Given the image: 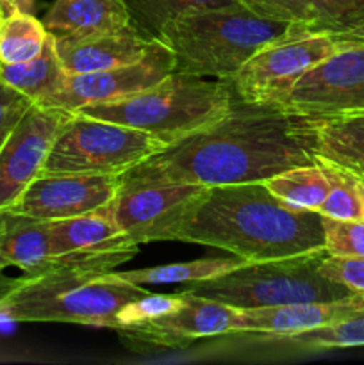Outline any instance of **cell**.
<instances>
[{"instance_id": "obj_1", "label": "cell", "mask_w": 364, "mask_h": 365, "mask_svg": "<svg viewBox=\"0 0 364 365\" xmlns=\"http://www.w3.org/2000/svg\"><path fill=\"white\" fill-rule=\"evenodd\" d=\"M314 163L309 116L234 96L228 113L213 127L166 146L121 178L216 187L264 182Z\"/></svg>"}, {"instance_id": "obj_2", "label": "cell", "mask_w": 364, "mask_h": 365, "mask_svg": "<svg viewBox=\"0 0 364 365\" xmlns=\"http://www.w3.org/2000/svg\"><path fill=\"white\" fill-rule=\"evenodd\" d=\"M173 241L225 250L246 262L289 259L325 250L323 216L291 209L264 182L216 185L193 205Z\"/></svg>"}, {"instance_id": "obj_3", "label": "cell", "mask_w": 364, "mask_h": 365, "mask_svg": "<svg viewBox=\"0 0 364 365\" xmlns=\"http://www.w3.org/2000/svg\"><path fill=\"white\" fill-rule=\"evenodd\" d=\"M114 269L59 264L38 274H24L0 292V319L13 323H68L111 328L121 307L146 294Z\"/></svg>"}, {"instance_id": "obj_4", "label": "cell", "mask_w": 364, "mask_h": 365, "mask_svg": "<svg viewBox=\"0 0 364 365\" xmlns=\"http://www.w3.org/2000/svg\"><path fill=\"white\" fill-rule=\"evenodd\" d=\"M234 96L231 81H207L175 70L143 91L74 113L138 128L170 146L213 127L228 113Z\"/></svg>"}, {"instance_id": "obj_5", "label": "cell", "mask_w": 364, "mask_h": 365, "mask_svg": "<svg viewBox=\"0 0 364 365\" xmlns=\"http://www.w3.org/2000/svg\"><path fill=\"white\" fill-rule=\"evenodd\" d=\"M300 27L266 20L236 4L182 14L159 39L173 52L177 71L231 81L261 48Z\"/></svg>"}, {"instance_id": "obj_6", "label": "cell", "mask_w": 364, "mask_h": 365, "mask_svg": "<svg viewBox=\"0 0 364 365\" xmlns=\"http://www.w3.org/2000/svg\"><path fill=\"white\" fill-rule=\"evenodd\" d=\"M325 255L327 250L289 259L246 262L221 277L186 284L181 292H191L239 310L348 298L352 291L325 278L318 269Z\"/></svg>"}, {"instance_id": "obj_7", "label": "cell", "mask_w": 364, "mask_h": 365, "mask_svg": "<svg viewBox=\"0 0 364 365\" xmlns=\"http://www.w3.org/2000/svg\"><path fill=\"white\" fill-rule=\"evenodd\" d=\"M164 148L166 145L163 141L138 128L68 113L57 130L41 173L121 177Z\"/></svg>"}, {"instance_id": "obj_8", "label": "cell", "mask_w": 364, "mask_h": 365, "mask_svg": "<svg viewBox=\"0 0 364 365\" xmlns=\"http://www.w3.org/2000/svg\"><path fill=\"white\" fill-rule=\"evenodd\" d=\"M338 48L339 41L327 32L295 29L250 57L231 78L232 89L243 102L282 106L296 82Z\"/></svg>"}, {"instance_id": "obj_9", "label": "cell", "mask_w": 364, "mask_h": 365, "mask_svg": "<svg viewBox=\"0 0 364 365\" xmlns=\"http://www.w3.org/2000/svg\"><path fill=\"white\" fill-rule=\"evenodd\" d=\"M207 191L188 182H139L121 178V187L106 212L136 242L173 241L175 230Z\"/></svg>"}, {"instance_id": "obj_10", "label": "cell", "mask_w": 364, "mask_h": 365, "mask_svg": "<svg viewBox=\"0 0 364 365\" xmlns=\"http://www.w3.org/2000/svg\"><path fill=\"white\" fill-rule=\"evenodd\" d=\"M280 107L302 116L364 110V45H346L307 71Z\"/></svg>"}, {"instance_id": "obj_11", "label": "cell", "mask_w": 364, "mask_h": 365, "mask_svg": "<svg viewBox=\"0 0 364 365\" xmlns=\"http://www.w3.org/2000/svg\"><path fill=\"white\" fill-rule=\"evenodd\" d=\"M171 71H175V56L170 46L161 43L159 48L138 63L66 75L61 88L39 107L74 113L91 103L111 102L143 91L163 81Z\"/></svg>"}, {"instance_id": "obj_12", "label": "cell", "mask_w": 364, "mask_h": 365, "mask_svg": "<svg viewBox=\"0 0 364 365\" xmlns=\"http://www.w3.org/2000/svg\"><path fill=\"white\" fill-rule=\"evenodd\" d=\"M120 187L116 175L41 173L6 210L45 221L68 220L103 209Z\"/></svg>"}, {"instance_id": "obj_13", "label": "cell", "mask_w": 364, "mask_h": 365, "mask_svg": "<svg viewBox=\"0 0 364 365\" xmlns=\"http://www.w3.org/2000/svg\"><path fill=\"white\" fill-rule=\"evenodd\" d=\"M181 294L184 296V305L175 312L116 331L125 341L157 348H184L198 339L241 335V310L191 292Z\"/></svg>"}, {"instance_id": "obj_14", "label": "cell", "mask_w": 364, "mask_h": 365, "mask_svg": "<svg viewBox=\"0 0 364 365\" xmlns=\"http://www.w3.org/2000/svg\"><path fill=\"white\" fill-rule=\"evenodd\" d=\"M50 250L56 266L74 262L111 271L134 259L139 245L114 223L106 209H100L50 221Z\"/></svg>"}, {"instance_id": "obj_15", "label": "cell", "mask_w": 364, "mask_h": 365, "mask_svg": "<svg viewBox=\"0 0 364 365\" xmlns=\"http://www.w3.org/2000/svg\"><path fill=\"white\" fill-rule=\"evenodd\" d=\"M66 110L32 106L0 150V210L16 202L41 175Z\"/></svg>"}, {"instance_id": "obj_16", "label": "cell", "mask_w": 364, "mask_h": 365, "mask_svg": "<svg viewBox=\"0 0 364 365\" xmlns=\"http://www.w3.org/2000/svg\"><path fill=\"white\" fill-rule=\"evenodd\" d=\"M364 310V296L350 294L334 302H307L293 305L250 309L243 312L241 335H257L266 341L339 323Z\"/></svg>"}, {"instance_id": "obj_17", "label": "cell", "mask_w": 364, "mask_h": 365, "mask_svg": "<svg viewBox=\"0 0 364 365\" xmlns=\"http://www.w3.org/2000/svg\"><path fill=\"white\" fill-rule=\"evenodd\" d=\"M66 75L88 73L138 63L161 46V39L146 38L134 27L82 39H54Z\"/></svg>"}, {"instance_id": "obj_18", "label": "cell", "mask_w": 364, "mask_h": 365, "mask_svg": "<svg viewBox=\"0 0 364 365\" xmlns=\"http://www.w3.org/2000/svg\"><path fill=\"white\" fill-rule=\"evenodd\" d=\"M54 39H82L132 27L125 0H56L43 16Z\"/></svg>"}, {"instance_id": "obj_19", "label": "cell", "mask_w": 364, "mask_h": 365, "mask_svg": "<svg viewBox=\"0 0 364 365\" xmlns=\"http://www.w3.org/2000/svg\"><path fill=\"white\" fill-rule=\"evenodd\" d=\"M0 260L25 274L52 269L50 221L0 210Z\"/></svg>"}, {"instance_id": "obj_20", "label": "cell", "mask_w": 364, "mask_h": 365, "mask_svg": "<svg viewBox=\"0 0 364 365\" xmlns=\"http://www.w3.org/2000/svg\"><path fill=\"white\" fill-rule=\"evenodd\" d=\"M316 160L330 163L364 182V110L309 116Z\"/></svg>"}, {"instance_id": "obj_21", "label": "cell", "mask_w": 364, "mask_h": 365, "mask_svg": "<svg viewBox=\"0 0 364 365\" xmlns=\"http://www.w3.org/2000/svg\"><path fill=\"white\" fill-rule=\"evenodd\" d=\"M0 77L11 88L24 93L34 106H41L61 88L66 71L57 56L54 38L50 36L45 48L34 59L18 64L0 63Z\"/></svg>"}, {"instance_id": "obj_22", "label": "cell", "mask_w": 364, "mask_h": 365, "mask_svg": "<svg viewBox=\"0 0 364 365\" xmlns=\"http://www.w3.org/2000/svg\"><path fill=\"white\" fill-rule=\"evenodd\" d=\"M264 185L275 198L291 209L310 212H320L330 189L327 175L318 163L280 171L264 180Z\"/></svg>"}, {"instance_id": "obj_23", "label": "cell", "mask_w": 364, "mask_h": 365, "mask_svg": "<svg viewBox=\"0 0 364 365\" xmlns=\"http://www.w3.org/2000/svg\"><path fill=\"white\" fill-rule=\"evenodd\" d=\"M246 264L241 257H207V259L189 260V262L166 264V266L145 267V269L118 271L121 278L136 285H164V284H195L211 280L225 273L238 269Z\"/></svg>"}, {"instance_id": "obj_24", "label": "cell", "mask_w": 364, "mask_h": 365, "mask_svg": "<svg viewBox=\"0 0 364 365\" xmlns=\"http://www.w3.org/2000/svg\"><path fill=\"white\" fill-rule=\"evenodd\" d=\"M239 4L238 0H125L132 27L146 38L159 39L170 21L186 13Z\"/></svg>"}, {"instance_id": "obj_25", "label": "cell", "mask_w": 364, "mask_h": 365, "mask_svg": "<svg viewBox=\"0 0 364 365\" xmlns=\"http://www.w3.org/2000/svg\"><path fill=\"white\" fill-rule=\"evenodd\" d=\"M50 34L34 14L0 18V63L18 64L41 53Z\"/></svg>"}, {"instance_id": "obj_26", "label": "cell", "mask_w": 364, "mask_h": 365, "mask_svg": "<svg viewBox=\"0 0 364 365\" xmlns=\"http://www.w3.org/2000/svg\"><path fill=\"white\" fill-rule=\"evenodd\" d=\"M328 178L327 200L320 214L335 221H364V182L330 163L316 160Z\"/></svg>"}, {"instance_id": "obj_27", "label": "cell", "mask_w": 364, "mask_h": 365, "mask_svg": "<svg viewBox=\"0 0 364 365\" xmlns=\"http://www.w3.org/2000/svg\"><path fill=\"white\" fill-rule=\"evenodd\" d=\"M318 13L314 32L334 36L339 45H364V0H310Z\"/></svg>"}, {"instance_id": "obj_28", "label": "cell", "mask_w": 364, "mask_h": 365, "mask_svg": "<svg viewBox=\"0 0 364 365\" xmlns=\"http://www.w3.org/2000/svg\"><path fill=\"white\" fill-rule=\"evenodd\" d=\"M273 341L303 349L359 348V346H364V310L339 321V323L285 335V337L273 339Z\"/></svg>"}, {"instance_id": "obj_29", "label": "cell", "mask_w": 364, "mask_h": 365, "mask_svg": "<svg viewBox=\"0 0 364 365\" xmlns=\"http://www.w3.org/2000/svg\"><path fill=\"white\" fill-rule=\"evenodd\" d=\"M184 305V296L181 292L175 294H153L146 292L141 298H136L128 302L127 305L121 307L120 312L116 314V323L113 330H121V328L136 327V324L148 323V321L163 317L166 314L175 312Z\"/></svg>"}, {"instance_id": "obj_30", "label": "cell", "mask_w": 364, "mask_h": 365, "mask_svg": "<svg viewBox=\"0 0 364 365\" xmlns=\"http://www.w3.org/2000/svg\"><path fill=\"white\" fill-rule=\"evenodd\" d=\"M238 2L250 13L266 20L302 25L313 32L318 24V13L310 0H238Z\"/></svg>"}, {"instance_id": "obj_31", "label": "cell", "mask_w": 364, "mask_h": 365, "mask_svg": "<svg viewBox=\"0 0 364 365\" xmlns=\"http://www.w3.org/2000/svg\"><path fill=\"white\" fill-rule=\"evenodd\" d=\"M325 250L328 255L364 257V221H335L323 217Z\"/></svg>"}, {"instance_id": "obj_32", "label": "cell", "mask_w": 364, "mask_h": 365, "mask_svg": "<svg viewBox=\"0 0 364 365\" xmlns=\"http://www.w3.org/2000/svg\"><path fill=\"white\" fill-rule=\"evenodd\" d=\"M318 269L325 278L345 285L353 294L364 296V257L328 255L327 253Z\"/></svg>"}, {"instance_id": "obj_33", "label": "cell", "mask_w": 364, "mask_h": 365, "mask_svg": "<svg viewBox=\"0 0 364 365\" xmlns=\"http://www.w3.org/2000/svg\"><path fill=\"white\" fill-rule=\"evenodd\" d=\"M32 106V100L11 88L0 77V150Z\"/></svg>"}, {"instance_id": "obj_34", "label": "cell", "mask_w": 364, "mask_h": 365, "mask_svg": "<svg viewBox=\"0 0 364 365\" xmlns=\"http://www.w3.org/2000/svg\"><path fill=\"white\" fill-rule=\"evenodd\" d=\"M36 0H0V18L11 14H34Z\"/></svg>"}, {"instance_id": "obj_35", "label": "cell", "mask_w": 364, "mask_h": 365, "mask_svg": "<svg viewBox=\"0 0 364 365\" xmlns=\"http://www.w3.org/2000/svg\"><path fill=\"white\" fill-rule=\"evenodd\" d=\"M6 267H7V266H6V264H4V262H2V260H0V273H2V271H4V269H6Z\"/></svg>"}]
</instances>
